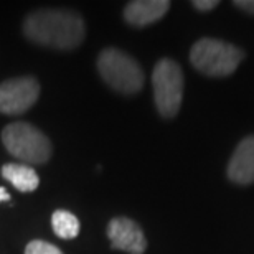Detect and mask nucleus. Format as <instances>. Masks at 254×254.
I'll list each match as a JSON object with an SVG mask.
<instances>
[{
	"mask_svg": "<svg viewBox=\"0 0 254 254\" xmlns=\"http://www.w3.org/2000/svg\"><path fill=\"white\" fill-rule=\"evenodd\" d=\"M23 33L30 42L55 50H74L86 37L84 20L73 10L42 8L23 22Z\"/></svg>",
	"mask_w": 254,
	"mask_h": 254,
	"instance_id": "obj_1",
	"label": "nucleus"
},
{
	"mask_svg": "<svg viewBox=\"0 0 254 254\" xmlns=\"http://www.w3.org/2000/svg\"><path fill=\"white\" fill-rule=\"evenodd\" d=\"M243 58H245V53L241 48L216 38L198 40L190 52L193 68L206 76H215V78L233 74L243 62Z\"/></svg>",
	"mask_w": 254,
	"mask_h": 254,
	"instance_id": "obj_2",
	"label": "nucleus"
},
{
	"mask_svg": "<svg viewBox=\"0 0 254 254\" xmlns=\"http://www.w3.org/2000/svg\"><path fill=\"white\" fill-rule=\"evenodd\" d=\"M98 71L104 83L121 94H135L144 86L139 63L118 48H106L98 57Z\"/></svg>",
	"mask_w": 254,
	"mask_h": 254,
	"instance_id": "obj_3",
	"label": "nucleus"
},
{
	"mask_svg": "<svg viewBox=\"0 0 254 254\" xmlns=\"http://www.w3.org/2000/svg\"><path fill=\"white\" fill-rule=\"evenodd\" d=\"M2 142L10 154L27 164H45L53 152L52 142L28 123H12L2 132Z\"/></svg>",
	"mask_w": 254,
	"mask_h": 254,
	"instance_id": "obj_4",
	"label": "nucleus"
},
{
	"mask_svg": "<svg viewBox=\"0 0 254 254\" xmlns=\"http://www.w3.org/2000/svg\"><path fill=\"white\" fill-rule=\"evenodd\" d=\"M155 108L162 118H175L184 99V73L180 64L170 58H162L152 73Z\"/></svg>",
	"mask_w": 254,
	"mask_h": 254,
	"instance_id": "obj_5",
	"label": "nucleus"
},
{
	"mask_svg": "<svg viewBox=\"0 0 254 254\" xmlns=\"http://www.w3.org/2000/svg\"><path fill=\"white\" fill-rule=\"evenodd\" d=\"M40 98V83L33 76L12 78L0 84V113L7 116L23 114Z\"/></svg>",
	"mask_w": 254,
	"mask_h": 254,
	"instance_id": "obj_6",
	"label": "nucleus"
},
{
	"mask_svg": "<svg viewBox=\"0 0 254 254\" xmlns=\"http://www.w3.org/2000/svg\"><path fill=\"white\" fill-rule=\"evenodd\" d=\"M108 236L114 250H121L127 254H144L147 250L144 231L130 218H113L108 225Z\"/></svg>",
	"mask_w": 254,
	"mask_h": 254,
	"instance_id": "obj_7",
	"label": "nucleus"
},
{
	"mask_svg": "<svg viewBox=\"0 0 254 254\" xmlns=\"http://www.w3.org/2000/svg\"><path fill=\"white\" fill-rule=\"evenodd\" d=\"M228 177L240 185L254 184V135L245 137L236 145L228 164Z\"/></svg>",
	"mask_w": 254,
	"mask_h": 254,
	"instance_id": "obj_8",
	"label": "nucleus"
},
{
	"mask_svg": "<svg viewBox=\"0 0 254 254\" xmlns=\"http://www.w3.org/2000/svg\"><path fill=\"white\" fill-rule=\"evenodd\" d=\"M169 8V0H134L126 5L124 18L132 27H147L159 22Z\"/></svg>",
	"mask_w": 254,
	"mask_h": 254,
	"instance_id": "obj_9",
	"label": "nucleus"
},
{
	"mask_svg": "<svg viewBox=\"0 0 254 254\" xmlns=\"http://www.w3.org/2000/svg\"><path fill=\"white\" fill-rule=\"evenodd\" d=\"M2 175L18 191L23 193L35 191L40 185L38 174L30 165L25 164H5L2 167Z\"/></svg>",
	"mask_w": 254,
	"mask_h": 254,
	"instance_id": "obj_10",
	"label": "nucleus"
},
{
	"mask_svg": "<svg viewBox=\"0 0 254 254\" xmlns=\"http://www.w3.org/2000/svg\"><path fill=\"white\" fill-rule=\"evenodd\" d=\"M52 226L55 235L62 240H73L79 235V220L73 213L66 210H57L52 215Z\"/></svg>",
	"mask_w": 254,
	"mask_h": 254,
	"instance_id": "obj_11",
	"label": "nucleus"
},
{
	"mask_svg": "<svg viewBox=\"0 0 254 254\" xmlns=\"http://www.w3.org/2000/svg\"><path fill=\"white\" fill-rule=\"evenodd\" d=\"M25 254H63V253L60 248L52 245V243L35 240V241H30L27 245V248H25Z\"/></svg>",
	"mask_w": 254,
	"mask_h": 254,
	"instance_id": "obj_12",
	"label": "nucleus"
},
{
	"mask_svg": "<svg viewBox=\"0 0 254 254\" xmlns=\"http://www.w3.org/2000/svg\"><path fill=\"white\" fill-rule=\"evenodd\" d=\"M191 5L196 10H200V12H210V10L218 7L220 2H218V0H195V2H193Z\"/></svg>",
	"mask_w": 254,
	"mask_h": 254,
	"instance_id": "obj_13",
	"label": "nucleus"
},
{
	"mask_svg": "<svg viewBox=\"0 0 254 254\" xmlns=\"http://www.w3.org/2000/svg\"><path fill=\"white\" fill-rule=\"evenodd\" d=\"M233 5L240 10H245V12L254 15V0H236V2H233Z\"/></svg>",
	"mask_w": 254,
	"mask_h": 254,
	"instance_id": "obj_14",
	"label": "nucleus"
},
{
	"mask_svg": "<svg viewBox=\"0 0 254 254\" xmlns=\"http://www.w3.org/2000/svg\"><path fill=\"white\" fill-rule=\"evenodd\" d=\"M12 200V196L8 195V191L3 189V187H0V203L2 201H10Z\"/></svg>",
	"mask_w": 254,
	"mask_h": 254,
	"instance_id": "obj_15",
	"label": "nucleus"
}]
</instances>
